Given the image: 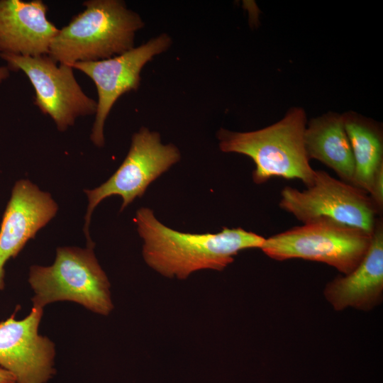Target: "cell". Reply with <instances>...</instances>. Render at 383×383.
Listing matches in <instances>:
<instances>
[{"instance_id":"cell-1","label":"cell","mask_w":383,"mask_h":383,"mask_svg":"<svg viewBox=\"0 0 383 383\" xmlns=\"http://www.w3.org/2000/svg\"><path fill=\"white\" fill-rule=\"evenodd\" d=\"M135 221L144 240L145 261L167 277L186 279L203 269L221 271L240 251L260 249L265 240L241 228L224 227L217 233L179 232L160 223L148 208L138 209Z\"/></svg>"},{"instance_id":"cell-2","label":"cell","mask_w":383,"mask_h":383,"mask_svg":"<svg viewBox=\"0 0 383 383\" xmlns=\"http://www.w3.org/2000/svg\"><path fill=\"white\" fill-rule=\"evenodd\" d=\"M306 115L299 107L289 110L279 121L250 132L221 128L217 136L224 152L250 157L255 165L253 182L265 183L272 177L297 179L306 187L314 182L316 170L309 163L304 144Z\"/></svg>"},{"instance_id":"cell-3","label":"cell","mask_w":383,"mask_h":383,"mask_svg":"<svg viewBox=\"0 0 383 383\" xmlns=\"http://www.w3.org/2000/svg\"><path fill=\"white\" fill-rule=\"evenodd\" d=\"M84 10L59 30L48 56L59 64L97 61L134 48L135 33L143 26L140 16L118 0H90Z\"/></svg>"},{"instance_id":"cell-4","label":"cell","mask_w":383,"mask_h":383,"mask_svg":"<svg viewBox=\"0 0 383 383\" xmlns=\"http://www.w3.org/2000/svg\"><path fill=\"white\" fill-rule=\"evenodd\" d=\"M94 245L58 248L52 265L31 266L28 282L34 292L33 306L43 308L52 302L70 301L108 315L113 309L110 284L94 255Z\"/></svg>"},{"instance_id":"cell-5","label":"cell","mask_w":383,"mask_h":383,"mask_svg":"<svg viewBox=\"0 0 383 383\" xmlns=\"http://www.w3.org/2000/svg\"><path fill=\"white\" fill-rule=\"evenodd\" d=\"M372 236L359 228L323 219L265 238L260 249L274 260L320 262L348 274L365 256Z\"/></svg>"},{"instance_id":"cell-6","label":"cell","mask_w":383,"mask_h":383,"mask_svg":"<svg viewBox=\"0 0 383 383\" xmlns=\"http://www.w3.org/2000/svg\"><path fill=\"white\" fill-rule=\"evenodd\" d=\"M279 206L303 224L331 220L371 235L381 213L365 192L323 170H316L313 184L306 189L284 187Z\"/></svg>"},{"instance_id":"cell-7","label":"cell","mask_w":383,"mask_h":383,"mask_svg":"<svg viewBox=\"0 0 383 383\" xmlns=\"http://www.w3.org/2000/svg\"><path fill=\"white\" fill-rule=\"evenodd\" d=\"M12 71H22L35 92V104L48 115L60 131L77 118L96 113L97 102L89 97L77 82L73 67L59 64L48 55L36 57L0 53Z\"/></svg>"},{"instance_id":"cell-8","label":"cell","mask_w":383,"mask_h":383,"mask_svg":"<svg viewBox=\"0 0 383 383\" xmlns=\"http://www.w3.org/2000/svg\"><path fill=\"white\" fill-rule=\"evenodd\" d=\"M179 159L176 146L162 144L158 133L141 128L134 133L128 155L116 172L99 187L84 191L89 204L84 231L89 243H92L88 231L91 215L103 199L113 195L121 196V211L123 210L136 197H141L150 184Z\"/></svg>"},{"instance_id":"cell-9","label":"cell","mask_w":383,"mask_h":383,"mask_svg":"<svg viewBox=\"0 0 383 383\" xmlns=\"http://www.w3.org/2000/svg\"><path fill=\"white\" fill-rule=\"evenodd\" d=\"M170 44L169 35L162 33L118 55L72 65L91 79L96 87L97 109L91 134L95 145H104V123L115 102L125 93L138 88L144 65L168 49Z\"/></svg>"},{"instance_id":"cell-10","label":"cell","mask_w":383,"mask_h":383,"mask_svg":"<svg viewBox=\"0 0 383 383\" xmlns=\"http://www.w3.org/2000/svg\"><path fill=\"white\" fill-rule=\"evenodd\" d=\"M13 313L0 322V367L16 383H45L55 373L54 343L38 333L43 308L33 306L21 320Z\"/></svg>"},{"instance_id":"cell-11","label":"cell","mask_w":383,"mask_h":383,"mask_svg":"<svg viewBox=\"0 0 383 383\" xmlns=\"http://www.w3.org/2000/svg\"><path fill=\"white\" fill-rule=\"evenodd\" d=\"M57 205L50 194L28 179L13 186L0 228V291L4 288V266L56 214Z\"/></svg>"},{"instance_id":"cell-12","label":"cell","mask_w":383,"mask_h":383,"mask_svg":"<svg viewBox=\"0 0 383 383\" xmlns=\"http://www.w3.org/2000/svg\"><path fill=\"white\" fill-rule=\"evenodd\" d=\"M40 0H0V53L47 55L59 29L47 18Z\"/></svg>"},{"instance_id":"cell-13","label":"cell","mask_w":383,"mask_h":383,"mask_svg":"<svg viewBox=\"0 0 383 383\" xmlns=\"http://www.w3.org/2000/svg\"><path fill=\"white\" fill-rule=\"evenodd\" d=\"M324 296L335 310L348 307L369 311L379 305L383 294V223L378 218L370 248L350 273L328 282Z\"/></svg>"},{"instance_id":"cell-14","label":"cell","mask_w":383,"mask_h":383,"mask_svg":"<svg viewBox=\"0 0 383 383\" xmlns=\"http://www.w3.org/2000/svg\"><path fill=\"white\" fill-rule=\"evenodd\" d=\"M304 144L307 155L331 169L339 179L353 185L355 162L343 116L328 112L306 124Z\"/></svg>"},{"instance_id":"cell-15","label":"cell","mask_w":383,"mask_h":383,"mask_svg":"<svg viewBox=\"0 0 383 383\" xmlns=\"http://www.w3.org/2000/svg\"><path fill=\"white\" fill-rule=\"evenodd\" d=\"M343 116L355 162L353 185L370 194L374 179L383 167L382 129L354 112Z\"/></svg>"},{"instance_id":"cell-16","label":"cell","mask_w":383,"mask_h":383,"mask_svg":"<svg viewBox=\"0 0 383 383\" xmlns=\"http://www.w3.org/2000/svg\"><path fill=\"white\" fill-rule=\"evenodd\" d=\"M0 383H16L14 377L0 367Z\"/></svg>"},{"instance_id":"cell-17","label":"cell","mask_w":383,"mask_h":383,"mask_svg":"<svg viewBox=\"0 0 383 383\" xmlns=\"http://www.w3.org/2000/svg\"><path fill=\"white\" fill-rule=\"evenodd\" d=\"M9 75V70L7 67H0V84Z\"/></svg>"}]
</instances>
